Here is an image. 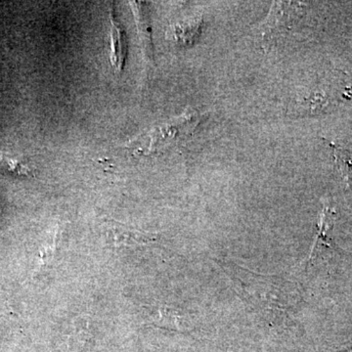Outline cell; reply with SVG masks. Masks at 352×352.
<instances>
[{
  "label": "cell",
  "instance_id": "3957f363",
  "mask_svg": "<svg viewBox=\"0 0 352 352\" xmlns=\"http://www.w3.org/2000/svg\"><path fill=\"white\" fill-rule=\"evenodd\" d=\"M111 19V53L110 63L116 73H122L126 63L127 41L126 32L116 18L113 9L110 11Z\"/></svg>",
  "mask_w": 352,
  "mask_h": 352
},
{
  "label": "cell",
  "instance_id": "6da1fadb",
  "mask_svg": "<svg viewBox=\"0 0 352 352\" xmlns=\"http://www.w3.org/2000/svg\"><path fill=\"white\" fill-rule=\"evenodd\" d=\"M196 113H184L163 126L155 127L152 131L144 132L134 140L127 143V147L134 148L139 154H151L173 144L180 138H186L198 124Z\"/></svg>",
  "mask_w": 352,
  "mask_h": 352
},
{
  "label": "cell",
  "instance_id": "52a82bcc",
  "mask_svg": "<svg viewBox=\"0 0 352 352\" xmlns=\"http://www.w3.org/2000/svg\"><path fill=\"white\" fill-rule=\"evenodd\" d=\"M333 226V212L330 208H324L322 212L320 221L318 223V233H317L316 239H315L314 247H312V252L310 254V259L314 258V254H316L319 250L322 249L323 245L331 247L330 239H328L329 231L331 230Z\"/></svg>",
  "mask_w": 352,
  "mask_h": 352
},
{
  "label": "cell",
  "instance_id": "ba28073f",
  "mask_svg": "<svg viewBox=\"0 0 352 352\" xmlns=\"http://www.w3.org/2000/svg\"><path fill=\"white\" fill-rule=\"evenodd\" d=\"M332 148L336 164L349 186H352V157L349 152L338 146L330 144Z\"/></svg>",
  "mask_w": 352,
  "mask_h": 352
},
{
  "label": "cell",
  "instance_id": "7a4b0ae2",
  "mask_svg": "<svg viewBox=\"0 0 352 352\" xmlns=\"http://www.w3.org/2000/svg\"><path fill=\"white\" fill-rule=\"evenodd\" d=\"M302 6L300 2L275 1L272 3L270 15L263 23L261 34L263 39L274 38L289 30L291 25L300 18Z\"/></svg>",
  "mask_w": 352,
  "mask_h": 352
},
{
  "label": "cell",
  "instance_id": "277c9868",
  "mask_svg": "<svg viewBox=\"0 0 352 352\" xmlns=\"http://www.w3.org/2000/svg\"><path fill=\"white\" fill-rule=\"evenodd\" d=\"M131 8L133 9L134 17L138 24L139 39H140L141 47L145 56L152 59L153 50L151 41V29H150L149 19L145 13L144 6L141 2H129Z\"/></svg>",
  "mask_w": 352,
  "mask_h": 352
},
{
  "label": "cell",
  "instance_id": "8992f818",
  "mask_svg": "<svg viewBox=\"0 0 352 352\" xmlns=\"http://www.w3.org/2000/svg\"><path fill=\"white\" fill-rule=\"evenodd\" d=\"M0 175L14 177H34V170L29 164L15 157L0 154Z\"/></svg>",
  "mask_w": 352,
  "mask_h": 352
},
{
  "label": "cell",
  "instance_id": "5b68a950",
  "mask_svg": "<svg viewBox=\"0 0 352 352\" xmlns=\"http://www.w3.org/2000/svg\"><path fill=\"white\" fill-rule=\"evenodd\" d=\"M107 232L109 238L116 245H133V244H142L143 242L149 240L147 234L127 228L117 222H113V224L108 227Z\"/></svg>",
  "mask_w": 352,
  "mask_h": 352
}]
</instances>
